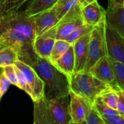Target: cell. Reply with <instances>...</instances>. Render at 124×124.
<instances>
[{
  "instance_id": "d6986e66",
  "label": "cell",
  "mask_w": 124,
  "mask_h": 124,
  "mask_svg": "<svg viewBox=\"0 0 124 124\" xmlns=\"http://www.w3.org/2000/svg\"><path fill=\"white\" fill-rule=\"evenodd\" d=\"M19 60L18 50L14 46H8L0 48V68L14 64Z\"/></svg>"
},
{
  "instance_id": "484cf974",
  "label": "cell",
  "mask_w": 124,
  "mask_h": 124,
  "mask_svg": "<svg viewBox=\"0 0 124 124\" xmlns=\"http://www.w3.org/2000/svg\"><path fill=\"white\" fill-rule=\"evenodd\" d=\"M102 101L105 104L114 110H117V101H118V94L116 90L113 89L110 90L107 92L99 96Z\"/></svg>"
},
{
  "instance_id": "d4e9b609",
  "label": "cell",
  "mask_w": 124,
  "mask_h": 124,
  "mask_svg": "<svg viewBox=\"0 0 124 124\" xmlns=\"http://www.w3.org/2000/svg\"><path fill=\"white\" fill-rule=\"evenodd\" d=\"M34 0H6V13L10 11L24 10Z\"/></svg>"
},
{
  "instance_id": "5b68a950",
  "label": "cell",
  "mask_w": 124,
  "mask_h": 124,
  "mask_svg": "<svg viewBox=\"0 0 124 124\" xmlns=\"http://www.w3.org/2000/svg\"><path fill=\"white\" fill-rule=\"evenodd\" d=\"M106 21L95 25L91 31L88 44V55L82 72H90L94 64L102 57L107 56L105 39Z\"/></svg>"
},
{
  "instance_id": "4316f807",
  "label": "cell",
  "mask_w": 124,
  "mask_h": 124,
  "mask_svg": "<svg viewBox=\"0 0 124 124\" xmlns=\"http://www.w3.org/2000/svg\"><path fill=\"white\" fill-rule=\"evenodd\" d=\"M1 69L7 79L10 82L11 84L18 87V79L14 64L6 65Z\"/></svg>"
},
{
  "instance_id": "e575fe53",
  "label": "cell",
  "mask_w": 124,
  "mask_h": 124,
  "mask_svg": "<svg viewBox=\"0 0 124 124\" xmlns=\"http://www.w3.org/2000/svg\"><path fill=\"white\" fill-rule=\"evenodd\" d=\"M123 6H124V2H123Z\"/></svg>"
},
{
  "instance_id": "83f0119b",
  "label": "cell",
  "mask_w": 124,
  "mask_h": 124,
  "mask_svg": "<svg viewBox=\"0 0 124 124\" xmlns=\"http://www.w3.org/2000/svg\"><path fill=\"white\" fill-rule=\"evenodd\" d=\"M15 65V68L16 73V76H17V79H18V87L24 92H25L27 94H29L30 96V98L32 96V93H31V91L30 90V87H29V85L25 81V79L23 77V75H22L21 72L20 70Z\"/></svg>"
},
{
  "instance_id": "4dcf8cb0",
  "label": "cell",
  "mask_w": 124,
  "mask_h": 124,
  "mask_svg": "<svg viewBox=\"0 0 124 124\" xmlns=\"http://www.w3.org/2000/svg\"><path fill=\"white\" fill-rule=\"evenodd\" d=\"M104 124H124V117L121 115H116L102 118Z\"/></svg>"
},
{
  "instance_id": "44dd1931",
  "label": "cell",
  "mask_w": 124,
  "mask_h": 124,
  "mask_svg": "<svg viewBox=\"0 0 124 124\" xmlns=\"http://www.w3.org/2000/svg\"><path fill=\"white\" fill-rule=\"evenodd\" d=\"M84 124H104L94 104L88 102Z\"/></svg>"
},
{
  "instance_id": "6da1fadb",
  "label": "cell",
  "mask_w": 124,
  "mask_h": 124,
  "mask_svg": "<svg viewBox=\"0 0 124 124\" xmlns=\"http://www.w3.org/2000/svg\"><path fill=\"white\" fill-rule=\"evenodd\" d=\"M35 38L33 18L24 10L10 11L0 18V48L14 46L19 60L31 67L37 56L33 49Z\"/></svg>"
},
{
  "instance_id": "277c9868",
  "label": "cell",
  "mask_w": 124,
  "mask_h": 124,
  "mask_svg": "<svg viewBox=\"0 0 124 124\" xmlns=\"http://www.w3.org/2000/svg\"><path fill=\"white\" fill-rule=\"evenodd\" d=\"M69 78L70 91L92 104L101 95L113 89L89 72L76 73Z\"/></svg>"
},
{
  "instance_id": "5bb4252c",
  "label": "cell",
  "mask_w": 124,
  "mask_h": 124,
  "mask_svg": "<svg viewBox=\"0 0 124 124\" xmlns=\"http://www.w3.org/2000/svg\"><path fill=\"white\" fill-rule=\"evenodd\" d=\"M106 24L115 29L124 38V7L123 5L108 7L105 16Z\"/></svg>"
},
{
  "instance_id": "1f68e13d",
  "label": "cell",
  "mask_w": 124,
  "mask_h": 124,
  "mask_svg": "<svg viewBox=\"0 0 124 124\" xmlns=\"http://www.w3.org/2000/svg\"><path fill=\"white\" fill-rule=\"evenodd\" d=\"M124 0H108V7H113L116 6L123 5Z\"/></svg>"
},
{
  "instance_id": "30bf717a",
  "label": "cell",
  "mask_w": 124,
  "mask_h": 124,
  "mask_svg": "<svg viewBox=\"0 0 124 124\" xmlns=\"http://www.w3.org/2000/svg\"><path fill=\"white\" fill-rule=\"evenodd\" d=\"M69 111L71 124H84L88 102L71 91L70 92Z\"/></svg>"
},
{
  "instance_id": "4fadbf2b",
  "label": "cell",
  "mask_w": 124,
  "mask_h": 124,
  "mask_svg": "<svg viewBox=\"0 0 124 124\" xmlns=\"http://www.w3.org/2000/svg\"><path fill=\"white\" fill-rule=\"evenodd\" d=\"M81 14L84 24L95 26L105 20L106 10L95 1L81 7Z\"/></svg>"
},
{
  "instance_id": "2e32d148",
  "label": "cell",
  "mask_w": 124,
  "mask_h": 124,
  "mask_svg": "<svg viewBox=\"0 0 124 124\" xmlns=\"http://www.w3.org/2000/svg\"><path fill=\"white\" fill-rule=\"evenodd\" d=\"M53 65L69 77L74 73L75 61L73 45L70 46L68 50L61 56Z\"/></svg>"
},
{
  "instance_id": "7c38bea8",
  "label": "cell",
  "mask_w": 124,
  "mask_h": 124,
  "mask_svg": "<svg viewBox=\"0 0 124 124\" xmlns=\"http://www.w3.org/2000/svg\"><path fill=\"white\" fill-rule=\"evenodd\" d=\"M91 31L79 38L73 44L75 61L74 73L82 72L84 69L88 55V44Z\"/></svg>"
},
{
  "instance_id": "ba28073f",
  "label": "cell",
  "mask_w": 124,
  "mask_h": 124,
  "mask_svg": "<svg viewBox=\"0 0 124 124\" xmlns=\"http://www.w3.org/2000/svg\"><path fill=\"white\" fill-rule=\"evenodd\" d=\"M52 8L54 10L59 19L57 25L82 18L81 7L78 0H58Z\"/></svg>"
},
{
  "instance_id": "f1b7e54d",
  "label": "cell",
  "mask_w": 124,
  "mask_h": 124,
  "mask_svg": "<svg viewBox=\"0 0 124 124\" xmlns=\"http://www.w3.org/2000/svg\"><path fill=\"white\" fill-rule=\"evenodd\" d=\"M11 83L5 76L2 70L0 73V101L4 94L7 92Z\"/></svg>"
},
{
  "instance_id": "ffe728a7",
  "label": "cell",
  "mask_w": 124,
  "mask_h": 124,
  "mask_svg": "<svg viewBox=\"0 0 124 124\" xmlns=\"http://www.w3.org/2000/svg\"><path fill=\"white\" fill-rule=\"evenodd\" d=\"M73 44L70 43L64 39H56L53 45L51 52L49 61L54 64L61 56L63 55Z\"/></svg>"
},
{
  "instance_id": "f546056e",
  "label": "cell",
  "mask_w": 124,
  "mask_h": 124,
  "mask_svg": "<svg viewBox=\"0 0 124 124\" xmlns=\"http://www.w3.org/2000/svg\"><path fill=\"white\" fill-rule=\"evenodd\" d=\"M118 94L117 111L119 115L124 117V90L119 89L117 91Z\"/></svg>"
},
{
  "instance_id": "8992f818",
  "label": "cell",
  "mask_w": 124,
  "mask_h": 124,
  "mask_svg": "<svg viewBox=\"0 0 124 124\" xmlns=\"http://www.w3.org/2000/svg\"><path fill=\"white\" fill-rule=\"evenodd\" d=\"M14 64L20 70L29 85L32 93L31 98L33 101L39 100L43 98L44 84L33 68L20 60H18Z\"/></svg>"
},
{
  "instance_id": "9c48e42d",
  "label": "cell",
  "mask_w": 124,
  "mask_h": 124,
  "mask_svg": "<svg viewBox=\"0 0 124 124\" xmlns=\"http://www.w3.org/2000/svg\"><path fill=\"white\" fill-rule=\"evenodd\" d=\"M101 81L107 84L115 90H119L115 73L108 56L101 58L92 68L90 72Z\"/></svg>"
},
{
  "instance_id": "9a60e30c",
  "label": "cell",
  "mask_w": 124,
  "mask_h": 124,
  "mask_svg": "<svg viewBox=\"0 0 124 124\" xmlns=\"http://www.w3.org/2000/svg\"><path fill=\"white\" fill-rule=\"evenodd\" d=\"M55 41V38L44 34L35 38L33 42V49L36 55L49 61Z\"/></svg>"
},
{
  "instance_id": "52a82bcc",
  "label": "cell",
  "mask_w": 124,
  "mask_h": 124,
  "mask_svg": "<svg viewBox=\"0 0 124 124\" xmlns=\"http://www.w3.org/2000/svg\"><path fill=\"white\" fill-rule=\"evenodd\" d=\"M105 39L108 56L115 61L124 64V38L107 24Z\"/></svg>"
},
{
  "instance_id": "836d02e7",
  "label": "cell",
  "mask_w": 124,
  "mask_h": 124,
  "mask_svg": "<svg viewBox=\"0 0 124 124\" xmlns=\"http://www.w3.org/2000/svg\"><path fill=\"white\" fill-rule=\"evenodd\" d=\"M95 1H97V0H78L79 4L81 7H84V6H86L88 4L92 3Z\"/></svg>"
},
{
  "instance_id": "7402d4cb",
  "label": "cell",
  "mask_w": 124,
  "mask_h": 124,
  "mask_svg": "<svg viewBox=\"0 0 124 124\" xmlns=\"http://www.w3.org/2000/svg\"><path fill=\"white\" fill-rule=\"evenodd\" d=\"M94 27V26L88 25V24H82L80 26L78 27L76 29H75L69 36H67L64 39V40L68 41V42L71 44H73L75 41L78 39L79 38H81L82 36L85 35L88 33L90 32Z\"/></svg>"
},
{
  "instance_id": "cb8c5ba5",
  "label": "cell",
  "mask_w": 124,
  "mask_h": 124,
  "mask_svg": "<svg viewBox=\"0 0 124 124\" xmlns=\"http://www.w3.org/2000/svg\"><path fill=\"white\" fill-rule=\"evenodd\" d=\"M110 61L115 73L117 86L120 89L124 90V64L115 61L110 58Z\"/></svg>"
},
{
  "instance_id": "8fae6325",
  "label": "cell",
  "mask_w": 124,
  "mask_h": 124,
  "mask_svg": "<svg viewBox=\"0 0 124 124\" xmlns=\"http://www.w3.org/2000/svg\"><path fill=\"white\" fill-rule=\"evenodd\" d=\"M35 23L36 37L41 36L57 25L59 19L53 8L33 16Z\"/></svg>"
},
{
  "instance_id": "603a6c76",
  "label": "cell",
  "mask_w": 124,
  "mask_h": 124,
  "mask_svg": "<svg viewBox=\"0 0 124 124\" xmlns=\"http://www.w3.org/2000/svg\"><path fill=\"white\" fill-rule=\"evenodd\" d=\"M93 104L96 108L97 111H98L99 115L102 117V118L111 117V116L119 115L117 110H114V109L111 108L110 107L108 106L99 97H98L96 99Z\"/></svg>"
},
{
  "instance_id": "7a4b0ae2",
  "label": "cell",
  "mask_w": 124,
  "mask_h": 124,
  "mask_svg": "<svg viewBox=\"0 0 124 124\" xmlns=\"http://www.w3.org/2000/svg\"><path fill=\"white\" fill-rule=\"evenodd\" d=\"M31 67L44 84L43 98L50 99L69 95L70 88L69 76L58 70L49 61L37 56Z\"/></svg>"
},
{
  "instance_id": "d6a6232c",
  "label": "cell",
  "mask_w": 124,
  "mask_h": 124,
  "mask_svg": "<svg viewBox=\"0 0 124 124\" xmlns=\"http://www.w3.org/2000/svg\"><path fill=\"white\" fill-rule=\"evenodd\" d=\"M6 13V0H0V18Z\"/></svg>"
},
{
  "instance_id": "ac0fdd59",
  "label": "cell",
  "mask_w": 124,
  "mask_h": 124,
  "mask_svg": "<svg viewBox=\"0 0 124 124\" xmlns=\"http://www.w3.org/2000/svg\"><path fill=\"white\" fill-rule=\"evenodd\" d=\"M58 1V0H34L24 11L28 16H33L52 8Z\"/></svg>"
},
{
  "instance_id": "3957f363",
  "label": "cell",
  "mask_w": 124,
  "mask_h": 124,
  "mask_svg": "<svg viewBox=\"0 0 124 124\" xmlns=\"http://www.w3.org/2000/svg\"><path fill=\"white\" fill-rule=\"evenodd\" d=\"M70 96L33 101L34 124H71Z\"/></svg>"
},
{
  "instance_id": "d590c367",
  "label": "cell",
  "mask_w": 124,
  "mask_h": 124,
  "mask_svg": "<svg viewBox=\"0 0 124 124\" xmlns=\"http://www.w3.org/2000/svg\"><path fill=\"white\" fill-rule=\"evenodd\" d=\"M0 69H1V68H0Z\"/></svg>"
},
{
  "instance_id": "e0dca14e",
  "label": "cell",
  "mask_w": 124,
  "mask_h": 124,
  "mask_svg": "<svg viewBox=\"0 0 124 124\" xmlns=\"http://www.w3.org/2000/svg\"><path fill=\"white\" fill-rule=\"evenodd\" d=\"M83 24L84 23L82 18H79V19H75V20L61 23V24L53 27L54 28H55L56 30V40L64 39L75 29Z\"/></svg>"
}]
</instances>
